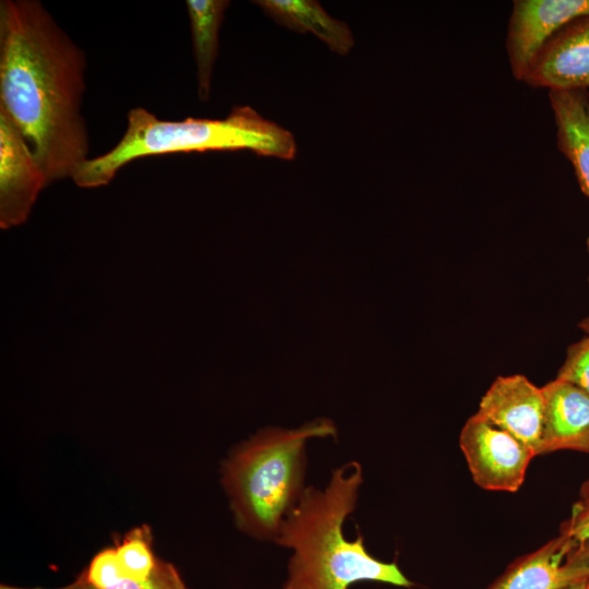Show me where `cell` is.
I'll return each instance as SVG.
<instances>
[{
	"instance_id": "ac0fdd59",
	"label": "cell",
	"mask_w": 589,
	"mask_h": 589,
	"mask_svg": "<svg viewBox=\"0 0 589 589\" xmlns=\"http://www.w3.org/2000/svg\"><path fill=\"white\" fill-rule=\"evenodd\" d=\"M81 575L87 584L96 589H106L117 584L123 577L115 548H107L98 552Z\"/></svg>"
},
{
	"instance_id": "603a6c76",
	"label": "cell",
	"mask_w": 589,
	"mask_h": 589,
	"mask_svg": "<svg viewBox=\"0 0 589 589\" xmlns=\"http://www.w3.org/2000/svg\"><path fill=\"white\" fill-rule=\"evenodd\" d=\"M587 250H588V253H589V237L587 239Z\"/></svg>"
},
{
	"instance_id": "7c38bea8",
	"label": "cell",
	"mask_w": 589,
	"mask_h": 589,
	"mask_svg": "<svg viewBox=\"0 0 589 589\" xmlns=\"http://www.w3.org/2000/svg\"><path fill=\"white\" fill-rule=\"evenodd\" d=\"M549 100L557 148L569 160L581 192L589 199V92L549 91Z\"/></svg>"
},
{
	"instance_id": "4fadbf2b",
	"label": "cell",
	"mask_w": 589,
	"mask_h": 589,
	"mask_svg": "<svg viewBox=\"0 0 589 589\" xmlns=\"http://www.w3.org/2000/svg\"><path fill=\"white\" fill-rule=\"evenodd\" d=\"M255 3L277 23L300 33H311L340 56L354 46L349 26L330 16L314 0H260Z\"/></svg>"
},
{
	"instance_id": "cb8c5ba5",
	"label": "cell",
	"mask_w": 589,
	"mask_h": 589,
	"mask_svg": "<svg viewBox=\"0 0 589 589\" xmlns=\"http://www.w3.org/2000/svg\"><path fill=\"white\" fill-rule=\"evenodd\" d=\"M587 589H589V578L587 579Z\"/></svg>"
},
{
	"instance_id": "e0dca14e",
	"label": "cell",
	"mask_w": 589,
	"mask_h": 589,
	"mask_svg": "<svg viewBox=\"0 0 589 589\" xmlns=\"http://www.w3.org/2000/svg\"><path fill=\"white\" fill-rule=\"evenodd\" d=\"M556 378L573 384L589 396V336L568 347Z\"/></svg>"
},
{
	"instance_id": "52a82bcc",
	"label": "cell",
	"mask_w": 589,
	"mask_h": 589,
	"mask_svg": "<svg viewBox=\"0 0 589 589\" xmlns=\"http://www.w3.org/2000/svg\"><path fill=\"white\" fill-rule=\"evenodd\" d=\"M46 175L29 144L0 108V227L23 224L46 188Z\"/></svg>"
},
{
	"instance_id": "8992f818",
	"label": "cell",
	"mask_w": 589,
	"mask_h": 589,
	"mask_svg": "<svg viewBox=\"0 0 589 589\" xmlns=\"http://www.w3.org/2000/svg\"><path fill=\"white\" fill-rule=\"evenodd\" d=\"M587 14L589 0H515L505 43L513 76L522 82L549 40Z\"/></svg>"
},
{
	"instance_id": "d6986e66",
	"label": "cell",
	"mask_w": 589,
	"mask_h": 589,
	"mask_svg": "<svg viewBox=\"0 0 589 589\" xmlns=\"http://www.w3.org/2000/svg\"><path fill=\"white\" fill-rule=\"evenodd\" d=\"M561 533L575 542L589 540V478L582 482L570 516L562 524Z\"/></svg>"
},
{
	"instance_id": "5bb4252c",
	"label": "cell",
	"mask_w": 589,
	"mask_h": 589,
	"mask_svg": "<svg viewBox=\"0 0 589 589\" xmlns=\"http://www.w3.org/2000/svg\"><path fill=\"white\" fill-rule=\"evenodd\" d=\"M229 4L227 0L185 2L196 67L197 95L201 101H207L209 98L212 75L218 55L219 29Z\"/></svg>"
},
{
	"instance_id": "9a60e30c",
	"label": "cell",
	"mask_w": 589,
	"mask_h": 589,
	"mask_svg": "<svg viewBox=\"0 0 589 589\" xmlns=\"http://www.w3.org/2000/svg\"><path fill=\"white\" fill-rule=\"evenodd\" d=\"M115 550L123 578L146 580L156 566L158 557L154 555L152 533L146 526L131 530Z\"/></svg>"
},
{
	"instance_id": "30bf717a",
	"label": "cell",
	"mask_w": 589,
	"mask_h": 589,
	"mask_svg": "<svg viewBox=\"0 0 589 589\" xmlns=\"http://www.w3.org/2000/svg\"><path fill=\"white\" fill-rule=\"evenodd\" d=\"M522 83L549 91L589 88V14L572 21L549 40Z\"/></svg>"
},
{
	"instance_id": "277c9868",
	"label": "cell",
	"mask_w": 589,
	"mask_h": 589,
	"mask_svg": "<svg viewBox=\"0 0 589 589\" xmlns=\"http://www.w3.org/2000/svg\"><path fill=\"white\" fill-rule=\"evenodd\" d=\"M335 434L332 422L317 419L294 430L262 431L232 450L221 480L241 531L275 542L305 489L308 441Z\"/></svg>"
},
{
	"instance_id": "7a4b0ae2",
	"label": "cell",
	"mask_w": 589,
	"mask_h": 589,
	"mask_svg": "<svg viewBox=\"0 0 589 589\" xmlns=\"http://www.w3.org/2000/svg\"><path fill=\"white\" fill-rule=\"evenodd\" d=\"M362 482V466L352 460L334 469L324 488L305 486L274 542L291 552L283 589H349L360 581L413 585L395 562L370 554L360 533L352 540L345 536Z\"/></svg>"
},
{
	"instance_id": "ba28073f",
	"label": "cell",
	"mask_w": 589,
	"mask_h": 589,
	"mask_svg": "<svg viewBox=\"0 0 589 589\" xmlns=\"http://www.w3.org/2000/svg\"><path fill=\"white\" fill-rule=\"evenodd\" d=\"M589 578V540L575 542L560 532L519 557L488 589H565Z\"/></svg>"
},
{
	"instance_id": "6da1fadb",
	"label": "cell",
	"mask_w": 589,
	"mask_h": 589,
	"mask_svg": "<svg viewBox=\"0 0 589 589\" xmlns=\"http://www.w3.org/2000/svg\"><path fill=\"white\" fill-rule=\"evenodd\" d=\"M85 70L84 51L41 2H0V108L29 144L48 185L72 179L88 159Z\"/></svg>"
},
{
	"instance_id": "9c48e42d",
	"label": "cell",
	"mask_w": 589,
	"mask_h": 589,
	"mask_svg": "<svg viewBox=\"0 0 589 589\" xmlns=\"http://www.w3.org/2000/svg\"><path fill=\"white\" fill-rule=\"evenodd\" d=\"M545 402L542 387L522 374L502 375L482 396L477 416L506 431L540 455Z\"/></svg>"
},
{
	"instance_id": "ffe728a7",
	"label": "cell",
	"mask_w": 589,
	"mask_h": 589,
	"mask_svg": "<svg viewBox=\"0 0 589 589\" xmlns=\"http://www.w3.org/2000/svg\"><path fill=\"white\" fill-rule=\"evenodd\" d=\"M578 326L580 327L581 330L585 332V334H586L587 336H589V315H587L586 317H584V318L579 322Z\"/></svg>"
},
{
	"instance_id": "5b68a950",
	"label": "cell",
	"mask_w": 589,
	"mask_h": 589,
	"mask_svg": "<svg viewBox=\"0 0 589 589\" xmlns=\"http://www.w3.org/2000/svg\"><path fill=\"white\" fill-rule=\"evenodd\" d=\"M459 446L472 480L488 491L516 492L534 457L516 437L477 414L464 424Z\"/></svg>"
},
{
	"instance_id": "8fae6325",
	"label": "cell",
	"mask_w": 589,
	"mask_h": 589,
	"mask_svg": "<svg viewBox=\"0 0 589 589\" xmlns=\"http://www.w3.org/2000/svg\"><path fill=\"white\" fill-rule=\"evenodd\" d=\"M542 392L545 412L540 455L565 449L589 454V396L557 378Z\"/></svg>"
},
{
	"instance_id": "3957f363",
	"label": "cell",
	"mask_w": 589,
	"mask_h": 589,
	"mask_svg": "<svg viewBox=\"0 0 589 589\" xmlns=\"http://www.w3.org/2000/svg\"><path fill=\"white\" fill-rule=\"evenodd\" d=\"M250 149L261 156L292 160L294 136L250 106H236L224 119L188 117L161 120L143 107L128 112L127 129L107 153L88 158L72 177L81 188L108 184L131 161L157 155Z\"/></svg>"
},
{
	"instance_id": "44dd1931",
	"label": "cell",
	"mask_w": 589,
	"mask_h": 589,
	"mask_svg": "<svg viewBox=\"0 0 589 589\" xmlns=\"http://www.w3.org/2000/svg\"><path fill=\"white\" fill-rule=\"evenodd\" d=\"M565 589H587V580L576 582L566 587Z\"/></svg>"
},
{
	"instance_id": "2e32d148",
	"label": "cell",
	"mask_w": 589,
	"mask_h": 589,
	"mask_svg": "<svg viewBox=\"0 0 589 589\" xmlns=\"http://www.w3.org/2000/svg\"><path fill=\"white\" fill-rule=\"evenodd\" d=\"M73 589H96L80 575L71 584ZM106 589H189L178 569L169 562L157 558L156 566L151 576L143 581L121 578L113 586Z\"/></svg>"
},
{
	"instance_id": "7402d4cb",
	"label": "cell",
	"mask_w": 589,
	"mask_h": 589,
	"mask_svg": "<svg viewBox=\"0 0 589 589\" xmlns=\"http://www.w3.org/2000/svg\"><path fill=\"white\" fill-rule=\"evenodd\" d=\"M0 589H44V588H19V587H12L8 585H1ZM60 589H73L71 585L60 588Z\"/></svg>"
}]
</instances>
